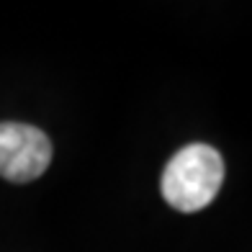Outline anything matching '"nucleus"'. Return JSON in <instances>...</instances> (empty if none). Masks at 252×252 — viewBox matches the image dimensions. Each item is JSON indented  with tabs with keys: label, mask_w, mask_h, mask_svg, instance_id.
Wrapping results in <instances>:
<instances>
[{
	"label": "nucleus",
	"mask_w": 252,
	"mask_h": 252,
	"mask_svg": "<svg viewBox=\"0 0 252 252\" xmlns=\"http://www.w3.org/2000/svg\"><path fill=\"white\" fill-rule=\"evenodd\" d=\"M224 183V159L211 144H188L178 150L162 170V198L180 214L206 209Z\"/></svg>",
	"instance_id": "f257e3e1"
},
{
	"label": "nucleus",
	"mask_w": 252,
	"mask_h": 252,
	"mask_svg": "<svg viewBox=\"0 0 252 252\" xmlns=\"http://www.w3.org/2000/svg\"><path fill=\"white\" fill-rule=\"evenodd\" d=\"M52 162V142L36 126L0 124V175L10 183H31L47 173Z\"/></svg>",
	"instance_id": "f03ea898"
}]
</instances>
